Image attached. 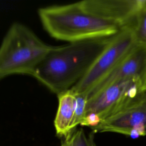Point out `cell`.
Segmentation results:
<instances>
[{
    "mask_svg": "<svg viewBox=\"0 0 146 146\" xmlns=\"http://www.w3.org/2000/svg\"><path fill=\"white\" fill-rule=\"evenodd\" d=\"M116 34L52 46L33 76L57 95L71 89L85 75Z\"/></svg>",
    "mask_w": 146,
    "mask_h": 146,
    "instance_id": "cell-1",
    "label": "cell"
},
{
    "mask_svg": "<svg viewBox=\"0 0 146 146\" xmlns=\"http://www.w3.org/2000/svg\"><path fill=\"white\" fill-rule=\"evenodd\" d=\"M38 15L51 36L68 42L115 35L121 28L90 12L82 1L40 8Z\"/></svg>",
    "mask_w": 146,
    "mask_h": 146,
    "instance_id": "cell-2",
    "label": "cell"
},
{
    "mask_svg": "<svg viewBox=\"0 0 146 146\" xmlns=\"http://www.w3.org/2000/svg\"><path fill=\"white\" fill-rule=\"evenodd\" d=\"M52 47L25 25L14 23L0 46V79L14 74L33 76Z\"/></svg>",
    "mask_w": 146,
    "mask_h": 146,
    "instance_id": "cell-3",
    "label": "cell"
},
{
    "mask_svg": "<svg viewBox=\"0 0 146 146\" xmlns=\"http://www.w3.org/2000/svg\"><path fill=\"white\" fill-rule=\"evenodd\" d=\"M130 24L121 28L85 75L70 89L75 95L88 96L90 91L137 45Z\"/></svg>",
    "mask_w": 146,
    "mask_h": 146,
    "instance_id": "cell-4",
    "label": "cell"
},
{
    "mask_svg": "<svg viewBox=\"0 0 146 146\" xmlns=\"http://www.w3.org/2000/svg\"><path fill=\"white\" fill-rule=\"evenodd\" d=\"M141 79L146 80L140 77L123 79L89 95L86 115L97 113L102 120L134 102L146 92Z\"/></svg>",
    "mask_w": 146,
    "mask_h": 146,
    "instance_id": "cell-5",
    "label": "cell"
},
{
    "mask_svg": "<svg viewBox=\"0 0 146 146\" xmlns=\"http://www.w3.org/2000/svg\"><path fill=\"white\" fill-rule=\"evenodd\" d=\"M92 132H114L132 139L146 135V93L121 110L102 120Z\"/></svg>",
    "mask_w": 146,
    "mask_h": 146,
    "instance_id": "cell-6",
    "label": "cell"
},
{
    "mask_svg": "<svg viewBox=\"0 0 146 146\" xmlns=\"http://www.w3.org/2000/svg\"><path fill=\"white\" fill-rule=\"evenodd\" d=\"M85 8L95 15L123 27L146 7V0H85Z\"/></svg>",
    "mask_w": 146,
    "mask_h": 146,
    "instance_id": "cell-7",
    "label": "cell"
},
{
    "mask_svg": "<svg viewBox=\"0 0 146 146\" xmlns=\"http://www.w3.org/2000/svg\"><path fill=\"white\" fill-rule=\"evenodd\" d=\"M140 77L146 79V47L137 44L89 93L99 91L123 79ZM88 97V96H87Z\"/></svg>",
    "mask_w": 146,
    "mask_h": 146,
    "instance_id": "cell-8",
    "label": "cell"
},
{
    "mask_svg": "<svg viewBox=\"0 0 146 146\" xmlns=\"http://www.w3.org/2000/svg\"><path fill=\"white\" fill-rule=\"evenodd\" d=\"M58 108L54 120L56 135L66 138L73 131L72 125L74 116L75 95L70 89L57 95Z\"/></svg>",
    "mask_w": 146,
    "mask_h": 146,
    "instance_id": "cell-9",
    "label": "cell"
},
{
    "mask_svg": "<svg viewBox=\"0 0 146 146\" xmlns=\"http://www.w3.org/2000/svg\"><path fill=\"white\" fill-rule=\"evenodd\" d=\"M130 25L137 44L146 47V7L137 13Z\"/></svg>",
    "mask_w": 146,
    "mask_h": 146,
    "instance_id": "cell-10",
    "label": "cell"
},
{
    "mask_svg": "<svg viewBox=\"0 0 146 146\" xmlns=\"http://www.w3.org/2000/svg\"><path fill=\"white\" fill-rule=\"evenodd\" d=\"M75 111L72 125V131L75 130L76 127L80 124L86 112V106L87 103V96L83 95H75Z\"/></svg>",
    "mask_w": 146,
    "mask_h": 146,
    "instance_id": "cell-11",
    "label": "cell"
},
{
    "mask_svg": "<svg viewBox=\"0 0 146 146\" xmlns=\"http://www.w3.org/2000/svg\"><path fill=\"white\" fill-rule=\"evenodd\" d=\"M60 146H91L83 129L75 130L65 139Z\"/></svg>",
    "mask_w": 146,
    "mask_h": 146,
    "instance_id": "cell-12",
    "label": "cell"
},
{
    "mask_svg": "<svg viewBox=\"0 0 146 146\" xmlns=\"http://www.w3.org/2000/svg\"><path fill=\"white\" fill-rule=\"evenodd\" d=\"M101 121V118L97 113L91 112L88 113L85 115L80 125L82 126L89 127L91 128H92L98 125Z\"/></svg>",
    "mask_w": 146,
    "mask_h": 146,
    "instance_id": "cell-13",
    "label": "cell"
},
{
    "mask_svg": "<svg viewBox=\"0 0 146 146\" xmlns=\"http://www.w3.org/2000/svg\"><path fill=\"white\" fill-rule=\"evenodd\" d=\"M94 132H92V133H91L89 136V140H90V145L91 146H96L95 141H94Z\"/></svg>",
    "mask_w": 146,
    "mask_h": 146,
    "instance_id": "cell-14",
    "label": "cell"
}]
</instances>
